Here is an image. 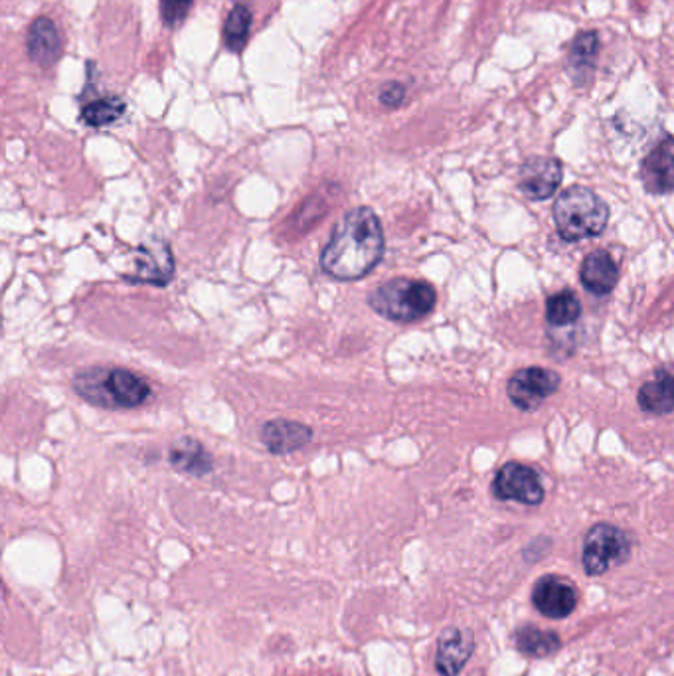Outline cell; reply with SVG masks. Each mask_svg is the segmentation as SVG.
<instances>
[{"mask_svg": "<svg viewBox=\"0 0 674 676\" xmlns=\"http://www.w3.org/2000/svg\"><path fill=\"white\" fill-rule=\"evenodd\" d=\"M475 651V637L469 629L449 627L437 641L436 668L441 676H457Z\"/></svg>", "mask_w": 674, "mask_h": 676, "instance_id": "cell-13", "label": "cell"}, {"mask_svg": "<svg viewBox=\"0 0 674 676\" xmlns=\"http://www.w3.org/2000/svg\"><path fill=\"white\" fill-rule=\"evenodd\" d=\"M581 285L598 297H605L615 289L619 282V268L605 250H595L586 256L580 270Z\"/></svg>", "mask_w": 674, "mask_h": 676, "instance_id": "cell-16", "label": "cell"}, {"mask_svg": "<svg viewBox=\"0 0 674 676\" xmlns=\"http://www.w3.org/2000/svg\"><path fill=\"white\" fill-rule=\"evenodd\" d=\"M631 556L629 536L607 522L595 524L586 534L581 564L588 576H603L627 562Z\"/></svg>", "mask_w": 674, "mask_h": 676, "instance_id": "cell-5", "label": "cell"}, {"mask_svg": "<svg viewBox=\"0 0 674 676\" xmlns=\"http://www.w3.org/2000/svg\"><path fill=\"white\" fill-rule=\"evenodd\" d=\"M581 317V303L576 293L564 289L554 293L546 301V321L552 327H570Z\"/></svg>", "mask_w": 674, "mask_h": 676, "instance_id": "cell-21", "label": "cell"}, {"mask_svg": "<svg viewBox=\"0 0 674 676\" xmlns=\"http://www.w3.org/2000/svg\"><path fill=\"white\" fill-rule=\"evenodd\" d=\"M639 177L649 194H671L674 192V137H664L651 149L641 163Z\"/></svg>", "mask_w": 674, "mask_h": 676, "instance_id": "cell-11", "label": "cell"}, {"mask_svg": "<svg viewBox=\"0 0 674 676\" xmlns=\"http://www.w3.org/2000/svg\"><path fill=\"white\" fill-rule=\"evenodd\" d=\"M639 407L653 414V416H666L674 412V375L659 372L653 380L645 382L637 392Z\"/></svg>", "mask_w": 674, "mask_h": 676, "instance_id": "cell-18", "label": "cell"}, {"mask_svg": "<svg viewBox=\"0 0 674 676\" xmlns=\"http://www.w3.org/2000/svg\"><path fill=\"white\" fill-rule=\"evenodd\" d=\"M493 493L498 500H515L527 507H539L546 497L536 469L517 461L500 467L493 481Z\"/></svg>", "mask_w": 674, "mask_h": 676, "instance_id": "cell-8", "label": "cell"}, {"mask_svg": "<svg viewBox=\"0 0 674 676\" xmlns=\"http://www.w3.org/2000/svg\"><path fill=\"white\" fill-rule=\"evenodd\" d=\"M249 28H251V11L239 2L229 11L228 19L224 22V44L229 52H241L246 48Z\"/></svg>", "mask_w": 674, "mask_h": 676, "instance_id": "cell-22", "label": "cell"}, {"mask_svg": "<svg viewBox=\"0 0 674 676\" xmlns=\"http://www.w3.org/2000/svg\"><path fill=\"white\" fill-rule=\"evenodd\" d=\"M72 386L83 402L102 410H133L153 395L145 376L121 366L83 368L73 376Z\"/></svg>", "mask_w": 674, "mask_h": 676, "instance_id": "cell-2", "label": "cell"}, {"mask_svg": "<svg viewBox=\"0 0 674 676\" xmlns=\"http://www.w3.org/2000/svg\"><path fill=\"white\" fill-rule=\"evenodd\" d=\"M28 58L40 68H52L62 56V38L52 19L40 16L32 22L26 36Z\"/></svg>", "mask_w": 674, "mask_h": 676, "instance_id": "cell-14", "label": "cell"}, {"mask_svg": "<svg viewBox=\"0 0 674 676\" xmlns=\"http://www.w3.org/2000/svg\"><path fill=\"white\" fill-rule=\"evenodd\" d=\"M127 111V104L117 95H105L97 97L94 102L85 104L82 107L83 126L92 127V129H104V127L114 126Z\"/></svg>", "mask_w": 674, "mask_h": 676, "instance_id": "cell-20", "label": "cell"}, {"mask_svg": "<svg viewBox=\"0 0 674 676\" xmlns=\"http://www.w3.org/2000/svg\"><path fill=\"white\" fill-rule=\"evenodd\" d=\"M404 99L405 87L402 84H398V82L386 84L385 87H382V92H380V104L386 105V107H390V109L400 107Z\"/></svg>", "mask_w": 674, "mask_h": 676, "instance_id": "cell-25", "label": "cell"}, {"mask_svg": "<svg viewBox=\"0 0 674 676\" xmlns=\"http://www.w3.org/2000/svg\"><path fill=\"white\" fill-rule=\"evenodd\" d=\"M564 178V167L554 156H530L520 167L519 187L532 202L548 200L558 192Z\"/></svg>", "mask_w": 674, "mask_h": 676, "instance_id": "cell-9", "label": "cell"}, {"mask_svg": "<svg viewBox=\"0 0 674 676\" xmlns=\"http://www.w3.org/2000/svg\"><path fill=\"white\" fill-rule=\"evenodd\" d=\"M194 0H161V16L166 26H178L187 19Z\"/></svg>", "mask_w": 674, "mask_h": 676, "instance_id": "cell-23", "label": "cell"}, {"mask_svg": "<svg viewBox=\"0 0 674 676\" xmlns=\"http://www.w3.org/2000/svg\"><path fill=\"white\" fill-rule=\"evenodd\" d=\"M131 263L133 271L123 275L125 282L131 285L166 287L175 280L177 273L175 253L170 250L168 241L158 238L139 244L135 250L131 251Z\"/></svg>", "mask_w": 674, "mask_h": 676, "instance_id": "cell-6", "label": "cell"}, {"mask_svg": "<svg viewBox=\"0 0 674 676\" xmlns=\"http://www.w3.org/2000/svg\"><path fill=\"white\" fill-rule=\"evenodd\" d=\"M560 384L558 372L542 366H529L510 376L507 394L512 406L519 407L520 412H534L560 390Z\"/></svg>", "mask_w": 674, "mask_h": 676, "instance_id": "cell-7", "label": "cell"}, {"mask_svg": "<svg viewBox=\"0 0 674 676\" xmlns=\"http://www.w3.org/2000/svg\"><path fill=\"white\" fill-rule=\"evenodd\" d=\"M168 463L185 475L202 479L214 471V458L194 437H180L168 449Z\"/></svg>", "mask_w": 674, "mask_h": 676, "instance_id": "cell-15", "label": "cell"}, {"mask_svg": "<svg viewBox=\"0 0 674 676\" xmlns=\"http://www.w3.org/2000/svg\"><path fill=\"white\" fill-rule=\"evenodd\" d=\"M368 307L392 323H417L431 315L437 305L436 287L424 280L394 277L368 295Z\"/></svg>", "mask_w": 674, "mask_h": 676, "instance_id": "cell-3", "label": "cell"}, {"mask_svg": "<svg viewBox=\"0 0 674 676\" xmlns=\"http://www.w3.org/2000/svg\"><path fill=\"white\" fill-rule=\"evenodd\" d=\"M554 222L564 241H583L602 236L610 222V206L592 188L574 185L561 190L554 204Z\"/></svg>", "mask_w": 674, "mask_h": 676, "instance_id": "cell-4", "label": "cell"}, {"mask_svg": "<svg viewBox=\"0 0 674 676\" xmlns=\"http://www.w3.org/2000/svg\"><path fill=\"white\" fill-rule=\"evenodd\" d=\"M598 52H600L598 32H583L571 43L570 54H568V72L574 78V84L580 87L590 84Z\"/></svg>", "mask_w": 674, "mask_h": 676, "instance_id": "cell-17", "label": "cell"}, {"mask_svg": "<svg viewBox=\"0 0 674 676\" xmlns=\"http://www.w3.org/2000/svg\"><path fill=\"white\" fill-rule=\"evenodd\" d=\"M263 448L270 451L271 455H289L295 451H301L312 441V427L295 422V419H270L265 422L260 431Z\"/></svg>", "mask_w": 674, "mask_h": 676, "instance_id": "cell-12", "label": "cell"}, {"mask_svg": "<svg viewBox=\"0 0 674 676\" xmlns=\"http://www.w3.org/2000/svg\"><path fill=\"white\" fill-rule=\"evenodd\" d=\"M515 643L520 653L524 655L536 656H551L554 653H558L561 647L560 635L554 633V631H544L536 625H522L517 631H515Z\"/></svg>", "mask_w": 674, "mask_h": 676, "instance_id": "cell-19", "label": "cell"}, {"mask_svg": "<svg viewBox=\"0 0 674 676\" xmlns=\"http://www.w3.org/2000/svg\"><path fill=\"white\" fill-rule=\"evenodd\" d=\"M382 222L370 206L344 212L321 251V270L336 282H358L385 260Z\"/></svg>", "mask_w": 674, "mask_h": 676, "instance_id": "cell-1", "label": "cell"}, {"mask_svg": "<svg viewBox=\"0 0 674 676\" xmlns=\"http://www.w3.org/2000/svg\"><path fill=\"white\" fill-rule=\"evenodd\" d=\"M532 604L548 619H566L578 605V592L568 578L556 573L542 576L539 582L534 583Z\"/></svg>", "mask_w": 674, "mask_h": 676, "instance_id": "cell-10", "label": "cell"}, {"mask_svg": "<svg viewBox=\"0 0 674 676\" xmlns=\"http://www.w3.org/2000/svg\"><path fill=\"white\" fill-rule=\"evenodd\" d=\"M319 202H321V197H317V194H312V198H309L305 204H303L301 214H299V222H297V226H312L315 222H319V220L327 214V210H319Z\"/></svg>", "mask_w": 674, "mask_h": 676, "instance_id": "cell-24", "label": "cell"}]
</instances>
